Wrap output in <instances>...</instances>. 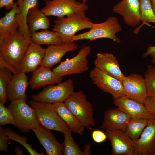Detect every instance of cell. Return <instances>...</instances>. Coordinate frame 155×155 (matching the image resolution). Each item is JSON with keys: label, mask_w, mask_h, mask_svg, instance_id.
I'll list each match as a JSON object with an SVG mask.
<instances>
[{"label": "cell", "mask_w": 155, "mask_h": 155, "mask_svg": "<svg viewBox=\"0 0 155 155\" xmlns=\"http://www.w3.org/2000/svg\"><path fill=\"white\" fill-rule=\"evenodd\" d=\"M31 42L18 30L0 47V69L7 68L13 74L18 69L26 51Z\"/></svg>", "instance_id": "6da1fadb"}, {"label": "cell", "mask_w": 155, "mask_h": 155, "mask_svg": "<svg viewBox=\"0 0 155 155\" xmlns=\"http://www.w3.org/2000/svg\"><path fill=\"white\" fill-rule=\"evenodd\" d=\"M93 23L85 11H82L69 16L57 18L54 20L52 30L57 34L65 43L71 42L79 31L90 29Z\"/></svg>", "instance_id": "7a4b0ae2"}, {"label": "cell", "mask_w": 155, "mask_h": 155, "mask_svg": "<svg viewBox=\"0 0 155 155\" xmlns=\"http://www.w3.org/2000/svg\"><path fill=\"white\" fill-rule=\"evenodd\" d=\"M28 102L34 109L40 125L50 130L63 134L69 129L54 108L53 104L33 100Z\"/></svg>", "instance_id": "3957f363"}, {"label": "cell", "mask_w": 155, "mask_h": 155, "mask_svg": "<svg viewBox=\"0 0 155 155\" xmlns=\"http://www.w3.org/2000/svg\"><path fill=\"white\" fill-rule=\"evenodd\" d=\"M122 30L117 18L113 16L109 17L103 22L94 23L88 31L75 35L71 42L83 40L92 41L100 38H106L119 43L121 40L116 36V34Z\"/></svg>", "instance_id": "277c9868"}, {"label": "cell", "mask_w": 155, "mask_h": 155, "mask_svg": "<svg viewBox=\"0 0 155 155\" xmlns=\"http://www.w3.org/2000/svg\"><path fill=\"white\" fill-rule=\"evenodd\" d=\"M63 102L84 127L95 126L92 104L87 100L86 95L82 90L74 92Z\"/></svg>", "instance_id": "5b68a950"}, {"label": "cell", "mask_w": 155, "mask_h": 155, "mask_svg": "<svg viewBox=\"0 0 155 155\" xmlns=\"http://www.w3.org/2000/svg\"><path fill=\"white\" fill-rule=\"evenodd\" d=\"M26 101L17 100L11 101L8 108L13 116L15 126L22 131L27 132L40 125L35 111Z\"/></svg>", "instance_id": "8992f818"}, {"label": "cell", "mask_w": 155, "mask_h": 155, "mask_svg": "<svg viewBox=\"0 0 155 155\" xmlns=\"http://www.w3.org/2000/svg\"><path fill=\"white\" fill-rule=\"evenodd\" d=\"M74 92L73 81L70 78L56 85L46 87L38 94L32 95L31 97L34 100L54 104L63 102Z\"/></svg>", "instance_id": "52a82bcc"}, {"label": "cell", "mask_w": 155, "mask_h": 155, "mask_svg": "<svg viewBox=\"0 0 155 155\" xmlns=\"http://www.w3.org/2000/svg\"><path fill=\"white\" fill-rule=\"evenodd\" d=\"M91 51L90 46L85 45L79 50L78 54L71 58L61 62L53 71L61 77L73 74H79L88 69L87 59Z\"/></svg>", "instance_id": "ba28073f"}, {"label": "cell", "mask_w": 155, "mask_h": 155, "mask_svg": "<svg viewBox=\"0 0 155 155\" xmlns=\"http://www.w3.org/2000/svg\"><path fill=\"white\" fill-rule=\"evenodd\" d=\"M45 6L41 9L47 16L61 18L87 11L86 4L77 0H45Z\"/></svg>", "instance_id": "9c48e42d"}, {"label": "cell", "mask_w": 155, "mask_h": 155, "mask_svg": "<svg viewBox=\"0 0 155 155\" xmlns=\"http://www.w3.org/2000/svg\"><path fill=\"white\" fill-rule=\"evenodd\" d=\"M93 84L102 91L110 94L114 99L125 96L122 82L95 67L90 72Z\"/></svg>", "instance_id": "30bf717a"}, {"label": "cell", "mask_w": 155, "mask_h": 155, "mask_svg": "<svg viewBox=\"0 0 155 155\" xmlns=\"http://www.w3.org/2000/svg\"><path fill=\"white\" fill-rule=\"evenodd\" d=\"M106 131L111 144L112 155H137L135 142L124 131L113 129H108Z\"/></svg>", "instance_id": "8fae6325"}, {"label": "cell", "mask_w": 155, "mask_h": 155, "mask_svg": "<svg viewBox=\"0 0 155 155\" xmlns=\"http://www.w3.org/2000/svg\"><path fill=\"white\" fill-rule=\"evenodd\" d=\"M125 96L144 104L148 96L144 78L137 73L125 77L122 82Z\"/></svg>", "instance_id": "7c38bea8"}, {"label": "cell", "mask_w": 155, "mask_h": 155, "mask_svg": "<svg viewBox=\"0 0 155 155\" xmlns=\"http://www.w3.org/2000/svg\"><path fill=\"white\" fill-rule=\"evenodd\" d=\"M113 12L123 17L125 24L135 27L142 22L139 0H122L113 7Z\"/></svg>", "instance_id": "4fadbf2b"}, {"label": "cell", "mask_w": 155, "mask_h": 155, "mask_svg": "<svg viewBox=\"0 0 155 155\" xmlns=\"http://www.w3.org/2000/svg\"><path fill=\"white\" fill-rule=\"evenodd\" d=\"M113 103L118 108L132 118L150 119L155 118L143 104L123 96L114 99Z\"/></svg>", "instance_id": "5bb4252c"}, {"label": "cell", "mask_w": 155, "mask_h": 155, "mask_svg": "<svg viewBox=\"0 0 155 155\" xmlns=\"http://www.w3.org/2000/svg\"><path fill=\"white\" fill-rule=\"evenodd\" d=\"M45 49L41 45L31 42L20 66L18 73L32 72L40 66Z\"/></svg>", "instance_id": "9a60e30c"}, {"label": "cell", "mask_w": 155, "mask_h": 155, "mask_svg": "<svg viewBox=\"0 0 155 155\" xmlns=\"http://www.w3.org/2000/svg\"><path fill=\"white\" fill-rule=\"evenodd\" d=\"M134 142L137 155H155V118L150 119L139 138Z\"/></svg>", "instance_id": "2e32d148"}, {"label": "cell", "mask_w": 155, "mask_h": 155, "mask_svg": "<svg viewBox=\"0 0 155 155\" xmlns=\"http://www.w3.org/2000/svg\"><path fill=\"white\" fill-rule=\"evenodd\" d=\"M78 45L70 42L58 45H48L45 49L41 66L50 68L59 62L62 57L67 52L75 51Z\"/></svg>", "instance_id": "e0dca14e"}, {"label": "cell", "mask_w": 155, "mask_h": 155, "mask_svg": "<svg viewBox=\"0 0 155 155\" xmlns=\"http://www.w3.org/2000/svg\"><path fill=\"white\" fill-rule=\"evenodd\" d=\"M94 64L95 67L121 82L125 77L120 69L116 57L111 53H97Z\"/></svg>", "instance_id": "ac0fdd59"}, {"label": "cell", "mask_w": 155, "mask_h": 155, "mask_svg": "<svg viewBox=\"0 0 155 155\" xmlns=\"http://www.w3.org/2000/svg\"><path fill=\"white\" fill-rule=\"evenodd\" d=\"M32 130L45 149L47 155H63L62 143L56 140L50 130L40 125Z\"/></svg>", "instance_id": "d6986e66"}, {"label": "cell", "mask_w": 155, "mask_h": 155, "mask_svg": "<svg viewBox=\"0 0 155 155\" xmlns=\"http://www.w3.org/2000/svg\"><path fill=\"white\" fill-rule=\"evenodd\" d=\"M29 85L26 73L13 74L7 89V99L11 101L17 100H27L26 90Z\"/></svg>", "instance_id": "ffe728a7"}, {"label": "cell", "mask_w": 155, "mask_h": 155, "mask_svg": "<svg viewBox=\"0 0 155 155\" xmlns=\"http://www.w3.org/2000/svg\"><path fill=\"white\" fill-rule=\"evenodd\" d=\"M132 118L118 108L109 109L104 112L101 127L103 130L113 129L124 131L127 125Z\"/></svg>", "instance_id": "44dd1931"}, {"label": "cell", "mask_w": 155, "mask_h": 155, "mask_svg": "<svg viewBox=\"0 0 155 155\" xmlns=\"http://www.w3.org/2000/svg\"><path fill=\"white\" fill-rule=\"evenodd\" d=\"M62 77L58 76L50 68L40 66L32 72L29 81L31 88L34 90L47 85L61 82Z\"/></svg>", "instance_id": "7402d4cb"}, {"label": "cell", "mask_w": 155, "mask_h": 155, "mask_svg": "<svg viewBox=\"0 0 155 155\" xmlns=\"http://www.w3.org/2000/svg\"><path fill=\"white\" fill-rule=\"evenodd\" d=\"M19 11V8L16 3L10 11L0 19V47L18 30L19 25L15 17Z\"/></svg>", "instance_id": "603a6c76"}, {"label": "cell", "mask_w": 155, "mask_h": 155, "mask_svg": "<svg viewBox=\"0 0 155 155\" xmlns=\"http://www.w3.org/2000/svg\"><path fill=\"white\" fill-rule=\"evenodd\" d=\"M16 3L20 9L15 17L19 25L18 30L25 37L30 39L27 17L30 9L38 5V0H17Z\"/></svg>", "instance_id": "cb8c5ba5"}, {"label": "cell", "mask_w": 155, "mask_h": 155, "mask_svg": "<svg viewBox=\"0 0 155 155\" xmlns=\"http://www.w3.org/2000/svg\"><path fill=\"white\" fill-rule=\"evenodd\" d=\"M27 20L30 34L39 30H47L50 25L49 19L39 9L38 5L30 9Z\"/></svg>", "instance_id": "d4e9b609"}, {"label": "cell", "mask_w": 155, "mask_h": 155, "mask_svg": "<svg viewBox=\"0 0 155 155\" xmlns=\"http://www.w3.org/2000/svg\"><path fill=\"white\" fill-rule=\"evenodd\" d=\"M53 104L56 110L71 132L82 135L84 127L67 108L64 102L56 103Z\"/></svg>", "instance_id": "484cf974"}, {"label": "cell", "mask_w": 155, "mask_h": 155, "mask_svg": "<svg viewBox=\"0 0 155 155\" xmlns=\"http://www.w3.org/2000/svg\"><path fill=\"white\" fill-rule=\"evenodd\" d=\"M30 39L32 42L40 45H58L63 44L56 32L47 30L37 31L30 34Z\"/></svg>", "instance_id": "4316f807"}, {"label": "cell", "mask_w": 155, "mask_h": 155, "mask_svg": "<svg viewBox=\"0 0 155 155\" xmlns=\"http://www.w3.org/2000/svg\"><path fill=\"white\" fill-rule=\"evenodd\" d=\"M150 119L132 118L127 125L124 131L126 135L134 142L140 137Z\"/></svg>", "instance_id": "83f0119b"}, {"label": "cell", "mask_w": 155, "mask_h": 155, "mask_svg": "<svg viewBox=\"0 0 155 155\" xmlns=\"http://www.w3.org/2000/svg\"><path fill=\"white\" fill-rule=\"evenodd\" d=\"M69 129L63 133L64 140L63 145V154L64 155H83L82 151L74 141Z\"/></svg>", "instance_id": "f1b7e54d"}, {"label": "cell", "mask_w": 155, "mask_h": 155, "mask_svg": "<svg viewBox=\"0 0 155 155\" xmlns=\"http://www.w3.org/2000/svg\"><path fill=\"white\" fill-rule=\"evenodd\" d=\"M13 73L5 67L0 69V102L5 104L7 99V89Z\"/></svg>", "instance_id": "f546056e"}, {"label": "cell", "mask_w": 155, "mask_h": 155, "mask_svg": "<svg viewBox=\"0 0 155 155\" xmlns=\"http://www.w3.org/2000/svg\"><path fill=\"white\" fill-rule=\"evenodd\" d=\"M4 129L5 133L9 140L15 141L20 144L31 155H44V152L39 153L32 148V145L27 143V138L26 137L20 135L18 133L14 132L9 128H6Z\"/></svg>", "instance_id": "4dcf8cb0"}, {"label": "cell", "mask_w": 155, "mask_h": 155, "mask_svg": "<svg viewBox=\"0 0 155 155\" xmlns=\"http://www.w3.org/2000/svg\"><path fill=\"white\" fill-rule=\"evenodd\" d=\"M140 11L142 25L149 23L155 24L154 13L151 0H139Z\"/></svg>", "instance_id": "1f68e13d"}, {"label": "cell", "mask_w": 155, "mask_h": 155, "mask_svg": "<svg viewBox=\"0 0 155 155\" xmlns=\"http://www.w3.org/2000/svg\"><path fill=\"white\" fill-rule=\"evenodd\" d=\"M144 78L148 96H155V67L148 66Z\"/></svg>", "instance_id": "d6a6232c"}, {"label": "cell", "mask_w": 155, "mask_h": 155, "mask_svg": "<svg viewBox=\"0 0 155 155\" xmlns=\"http://www.w3.org/2000/svg\"><path fill=\"white\" fill-rule=\"evenodd\" d=\"M7 124L15 125L13 118L12 113L4 104L0 102V126Z\"/></svg>", "instance_id": "836d02e7"}, {"label": "cell", "mask_w": 155, "mask_h": 155, "mask_svg": "<svg viewBox=\"0 0 155 155\" xmlns=\"http://www.w3.org/2000/svg\"><path fill=\"white\" fill-rule=\"evenodd\" d=\"M9 140L6 135L4 129L0 127V151L6 152L8 150V142Z\"/></svg>", "instance_id": "e575fe53"}, {"label": "cell", "mask_w": 155, "mask_h": 155, "mask_svg": "<svg viewBox=\"0 0 155 155\" xmlns=\"http://www.w3.org/2000/svg\"><path fill=\"white\" fill-rule=\"evenodd\" d=\"M144 104L151 113L155 115V96H147Z\"/></svg>", "instance_id": "d590c367"}, {"label": "cell", "mask_w": 155, "mask_h": 155, "mask_svg": "<svg viewBox=\"0 0 155 155\" xmlns=\"http://www.w3.org/2000/svg\"><path fill=\"white\" fill-rule=\"evenodd\" d=\"M92 136L93 140L97 143L102 142L107 138L106 134L99 130L93 131Z\"/></svg>", "instance_id": "8d00e7d4"}, {"label": "cell", "mask_w": 155, "mask_h": 155, "mask_svg": "<svg viewBox=\"0 0 155 155\" xmlns=\"http://www.w3.org/2000/svg\"><path fill=\"white\" fill-rule=\"evenodd\" d=\"M149 56L152 58L151 62L153 64H155V45H150L147 49L143 56L146 57Z\"/></svg>", "instance_id": "74e56055"}, {"label": "cell", "mask_w": 155, "mask_h": 155, "mask_svg": "<svg viewBox=\"0 0 155 155\" xmlns=\"http://www.w3.org/2000/svg\"><path fill=\"white\" fill-rule=\"evenodd\" d=\"M14 0H0V8L5 7L8 10H10L15 5Z\"/></svg>", "instance_id": "f35d334b"}, {"label": "cell", "mask_w": 155, "mask_h": 155, "mask_svg": "<svg viewBox=\"0 0 155 155\" xmlns=\"http://www.w3.org/2000/svg\"><path fill=\"white\" fill-rule=\"evenodd\" d=\"M91 144L90 143L85 144L84 147L83 155H90L91 154Z\"/></svg>", "instance_id": "ab89813d"}, {"label": "cell", "mask_w": 155, "mask_h": 155, "mask_svg": "<svg viewBox=\"0 0 155 155\" xmlns=\"http://www.w3.org/2000/svg\"><path fill=\"white\" fill-rule=\"evenodd\" d=\"M151 1L153 11L155 15V0H151Z\"/></svg>", "instance_id": "60d3db41"}, {"label": "cell", "mask_w": 155, "mask_h": 155, "mask_svg": "<svg viewBox=\"0 0 155 155\" xmlns=\"http://www.w3.org/2000/svg\"><path fill=\"white\" fill-rule=\"evenodd\" d=\"M16 147L17 148V149L18 150V151H15L16 153L17 154H23L22 151L21 150V149H20L19 148L18 146Z\"/></svg>", "instance_id": "b9f144b4"}, {"label": "cell", "mask_w": 155, "mask_h": 155, "mask_svg": "<svg viewBox=\"0 0 155 155\" xmlns=\"http://www.w3.org/2000/svg\"><path fill=\"white\" fill-rule=\"evenodd\" d=\"M81 1V2L82 3H85L86 4V3L88 2V1L89 0H80Z\"/></svg>", "instance_id": "7bdbcfd3"}]
</instances>
